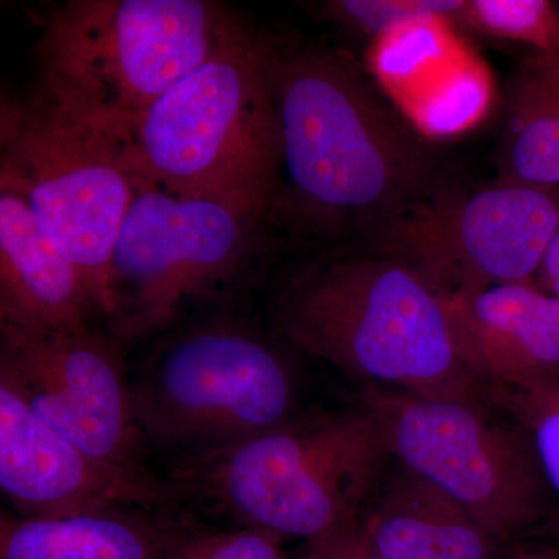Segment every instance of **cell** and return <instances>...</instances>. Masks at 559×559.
I'll use <instances>...</instances> for the list:
<instances>
[{"instance_id": "obj_8", "label": "cell", "mask_w": 559, "mask_h": 559, "mask_svg": "<svg viewBox=\"0 0 559 559\" xmlns=\"http://www.w3.org/2000/svg\"><path fill=\"white\" fill-rule=\"evenodd\" d=\"M360 403L393 462L440 489L499 539L546 520L554 496L514 419L492 417L487 403L389 389L367 388Z\"/></svg>"}, {"instance_id": "obj_12", "label": "cell", "mask_w": 559, "mask_h": 559, "mask_svg": "<svg viewBox=\"0 0 559 559\" xmlns=\"http://www.w3.org/2000/svg\"><path fill=\"white\" fill-rule=\"evenodd\" d=\"M0 488L22 518L108 509L159 510L183 495L175 480L92 457L3 384Z\"/></svg>"}, {"instance_id": "obj_23", "label": "cell", "mask_w": 559, "mask_h": 559, "mask_svg": "<svg viewBox=\"0 0 559 559\" xmlns=\"http://www.w3.org/2000/svg\"><path fill=\"white\" fill-rule=\"evenodd\" d=\"M307 559H382L355 527L330 536V538L308 544Z\"/></svg>"}, {"instance_id": "obj_20", "label": "cell", "mask_w": 559, "mask_h": 559, "mask_svg": "<svg viewBox=\"0 0 559 559\" xmlns=\"http://www.w3.org/2000/svg\"><path fill=\"white\" fill-rule=\"evenodd\" d=\"M489 400L503 407L527 433L547 487L559 506V381L525 389H491Z\"/></svg>"}, {"instance_id": "obj_24", "label": "cell", "mask_w": 559, "mask_h": 559, "mask_svg": "<svg viewBox=\"0 0 559 559\" xmlns=\"http://www.w3.org/2000/svg\"><path fill=\"white\" fill-rule=\"evenodd\" d=\"M533 282L540 289L559 299V224L549 246H547L546 253H544L539 270L536 272Z\"/></svg>"}, {"instance_id": "obj_6", "label": "cell", "mask_w": 559, "mask_h": 559, "mask_svg": "<svg viewBox=\"0 0 559 559\" xmlns=\"http://www.w3.org/2000/svg\"><path fill=\"white\" fill-rule=\"evenodd\" d=\"M171 329L130 374L132 412L148 450L189 462L300 414L299 374L282 337L229 314Z\"/></svg>"}, {"instance_id": "obj_2", "label": "cell", "mask_w": 559, "mask_h": 559, "mask_svg": "<svg viewBox=\"0 0 559 559\" xmlns=\"http://www.w3.org/2000/svg\"><path fill=\"white\" fill-rule=\"evenodd\" d=\"M272 322L294 352L369 388L489 400L460 355L443 297L407 264L369 248L301 267L275 296Z\"/></svg>"}, {"instance_id": "obj_3", "label": "cell", "mask_w": 559, "mask_h": 559, "mask_svg": "<svg viewBox=\"0 0 559 559\" xmlns=\"http://www.w3.org/2000/svg\"><path fill=\"white\" fill-rule=\"evenodd\" d=\"M120 154L132 176L263 218L277 204L282 179L266 36L238 22L151 103Z\"/></svg>"}, {"instance_id": "obj_9", "label": "cell", "mask_w": 559, "mask_h": 559, "mask_svg": "<svg viewBox=\"0 0 559 559\" xmlns=\"http://www.w3.org/2000/svg\"><path fill=\"white\" fill-rule=\"evenodd\" d=\"M259 223L134 176L110 257V334L127 342L164 333L187 308L229 288L248 267Z\"/></svg>"}, {"instance_id": "obj_26", "label": "cell", "mask_w": 559, "mask_h": 559, "mask_svg": "<svg viewBox=\"0 0 559 559\" xmlns=\"http://www.w3.org/2000/svg\"><path fill=\"white\" fill-rule=\"evenodd\" d=\"M558 10H559V3H558ZM555 53L559 55V32H558L557 47H555Z\"/></svg>"}, {"instance_id": "obj_22", "label": "cell", "mask_w": 559, "mask_h": 559, "mask_svg": "<svg viewBox=\"0 0 559 559\" xmlns=\"http://www.w3.org/2000/svg\"><path fill=\"white\" fill-rule=\"evenodd\" d=\"M282 540L259 528L198 532L186 527L162 559H288Z\"/></svg>"}, {"instance_id": "obj_14", "label": "cell", "mask_w": 559, "mask_h": 559, "mask_svg": "<svg viewBox=\"0 0 559 559\" xmlns=\"http://www.w3.org/2000/svg\"><path fill=\"white\" fill-rule=\"evenodd\" d=\"M460 355L491 389L559 381V299L535 282L443 297Z\"/></svg>"}, {"instance_id": "obj_13", "label": "cell", "mask_w": 559, "mask_h": 559, "mask_svg": "<svg viewBox=\"0 0 559 559\" xmlns=\"http://www.w3.org/2000/svg\"><path fill=\"white\" fill-rule=\"evenodd\" d=\"M448 17L403 22L370 40L366 69L382 94L429 142L457 138L495 103L487 62Z\"/></svg>"}, {"instance_id": "obj_4", "label": "cell", "mask_w": 559, "mask_h": 559, "mask_svg": "<svg viewBox=\"0 0 559 559\" xmlns=\"http://www.w3.org/2000/svg\"><path fill=\"white\" fill-rule=\"evenodd\" d=\"M240 20L209 0H69L35 46L44 100L117 148Z\"/></svg>"}, {"instance_id": "obj_15", "label": "cell", "mask_w": 559, "mask_h": 559, "mask_svg": "<svg viewBox=\"0 0 559 559\" xmlns=\"http://www.w3.org/2000/svg\"><path fill=\"white\" fill-rule=\"evenodd\" d=\"M90 290L33 218L17 191L0 187V325L62 330L94 325Z\"/></svg>"}, {"instance_id": "obj_19", "label": "cell", "mask_w": 559, "mask_h": 559, "mask_svg": "<svg viewBox=\"0 0 559 559\" xmlns=\"http://www.w3.org/2000/svg\"><path fill=\"white\" fill-rule=\"evenodd\" d=\"M460 27L492 38L527 44L532 50L555 51L559 32L558 3L549 0H466Z\"/></svg>"}, {"instance_id": "obj_7", "label": "cell", "mask_w": 559, "mask_h": 559, "mask_svg": "<svg viewBox=\"0 0 559 559\" xmlns=\"http://www.w3.org/2000/svg\"><path fill=\"white\" fill-rule=\"evenodd\" d=\"M0 187L17 191L33 218L79 271L100 318L109 316V264L134 194L120 150L44 100L3 98Z\"/></svg>"}, {"instance_id": "obj_18", "label": "cell", "mask_w": 559, "mask_h": 559, "mask_svg": "<svg viewBox=\"0 0 559 559\" xmlns=\"http://www.w3.org/2000/svg\"><path fill=\"white\" fill-rule=\"evenodd\" d=\"M498 180L559 190V55L532 50L514 70Z\"/></svg>"}, {"instance_id": "obj_25", "label": "cell", "mask_w": 559, "mask_h": 559, "mask_svg": "<svg viewBox=\"0 0 559 559\" xmlns=\"http://www.w3.org/2000/svg\"><path fill=\"white\" fill-rule=\"evenodd\" d=\"M502 559H559V550L551 547H530L506 555Z\"/></svg>"}, {"instance_id": "obj_11", "label": "cell", "mask_w": 559, "mask_h": 559, "mask_svg": "<svg viewBox=\"0 0 559 559\" xmlns=\"http://www.w3.org/2000/svg\"><path fill=\"white\" fill-rule=\"evenodd\" d=\"M119 340L94 325L35 330L0 325V384L92 457L151 473L132 412Z\"/></svg>"}, {"instance_id": "obj_17", "label": "cell", "mask_w": 559, "mask_h": 559, "mask_svg": "<svg viewBox=\"0 0 559 559\" xmlns=\"http://www.w3.org/2000/svg\"><path fill=\"white\" fill-rule=\"evenodd\" d=\"M151 511L108 509L22 518L2 514L0 559H162L186 528Z\"/></svg>"}, {"instance_id": "obj_16", "label": "cell", "mask_w": 559, "mask_h": 559, "mask_svg": "<svg viewBox=\"0 0 559 559\" xmlns=\"http://www.w3.org/2000/svg\"><path fill=\"white\" fill-rule=\"evenodd\" d=\"M390 465L359 522L364 539L382 559L506 557V540L473 514L393 460Z\"/></svg>"}, {"instance_id": "obj_5", "label": "cell", "mask_w": 559, "mask_h": 559, "mask_svg": "<svg viewBox=\"0 0 559 559\" xmlns=\"http://www.w3.org/2000/svg\"><path fill=\"white\" fill-rule=\"evenodd\" d=\"M392 457L362 403L300 412L285 425L179 463L183 492L201 491L241 527L316 543L355 527Z\"/></svg>"}, {"instance_id": "obj_21", "label": "cell", "mask_w": 559, "mask_h": 559, "mask_svg": "<svg viewBox=\"0 0 559 559\" xmlns=\"http://www.w3.org/2000/svg\"><path fill=\"white\" fill-rule=\"evenodd\" d=\"M466 0H334L325 5L330 20L360 35L377 38L403 24L426 16L448 17L460 27Z\"/></svg>"}, {"instance_id": "obj_1", "label": "cell", "mask_w": 559, "mask_h": 559, "mask_svg": "<svg viewBox=\"0 0 559 559\" xmlns=\"http://www.w3.org/2000/svg\"><path fill=\"white\" fill-rule=\"evenodd\" d=\"M267 66L288 209L333 240L369 237L439 183V162L355 58L325 47L282 49ZM277 200V201H278Z\"/></svg>"}, {"instance_id": "obj_10", "label": "cell", "mask_w": 559, "mask_h": 559, "mask_svg": "<svg viewBox=\"0 0 559 559\" xmlns=\"http://www.w3.org/2000/svg\"><path fill=\"white\" fill-rule=\"evenodd\" d=\"M559 224V190L492 180L436 187L364 238L407 264L441 297L533 282Z\"/></svg>"}]
</instances>
